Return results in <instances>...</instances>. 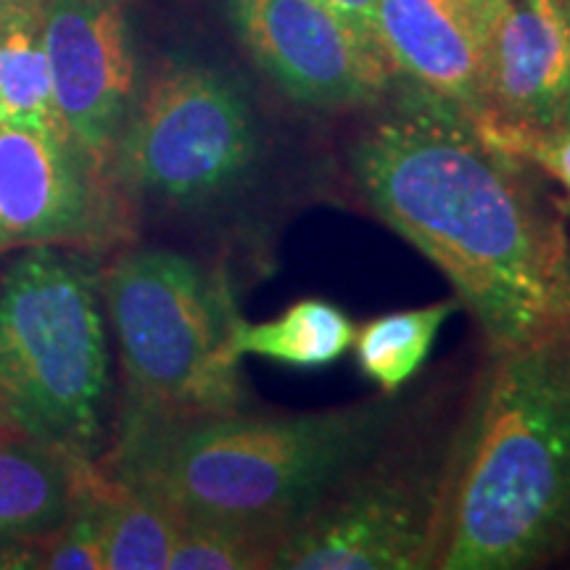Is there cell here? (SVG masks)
Listing matches in <instances>:
<instances>
[{"instance_id": "3957f363", "label": "cell", "mask_w": 570, "mask_h": 570, "mask_svg": "<svg viewBox=\"0 0 570 570\" xmlns=\"http://www.w3.org/2000/svg\"><path fill=\"white\" fill-rule=\"evenodd\" d=\"M570 544V338L497 354L444 473L436 568L520 570Z\"/></svg>"}, {"instance_id": "4fadbf2b", "label": "cell", "mask_w": 570, "mask_h": 570, "mask_svg": "<svg viewBox=\"0 0 570 570\" xmlns=\"http://www.w3.org/2000/svg\"><path fill=\"white\" fill-rule=\"evenodd\" d=\"M90 460L9 431L0 436V537L51 533L71 515Z\"/></svg>"}, {"instance_id": "7a4b0ae2", "label": "cell", "mask_w": 570, "mask_h": 570, "mask_svg": "<svg viewBox=\"0 0 570 570\" xmlns=\"http://www.w3.org/2000/svg\"><path fill=\"white\" fill-rule=\"evenodd\" d=\"M394 415L386 399L312 415L127 412L111 475L185 520L285 533L375 460Z\"/></svg>"}, {"instance_id": "52a82bcc", "label": "cell", "mask_w": 570, "mask_h": 570, "mask_svg": "<svg viewBox=\"0 0 570 570\" xmlns=\"http://www.w3.org/2000/svg\"><path fill=\"white\" fill-rule=\"evenodd\" d=\"M444 475L367 462L283 533L281 570L436 568Z\"/></svg>"}, {"instance_id": "30bf717a", "label": "cell", "mask_w": 570, "mask_h": 570, "mask_svg": "<svg viewBox=\"0 0 570 570\" xmlns=\"http://www.w3.org/2000/svg\"><path fill=\"white\" fill-rule=\"evenodd\" d=\"M98 175L69 132L0 122V248L104 240L114 223Z\"/></svg>"}, {"instance_id": "6da1fadb", "label": "cell", "mask_w": 570, "mask_h": 570, "mask_svg": "<svg viewBox=\"0 0 570 570\" xmlns=\"http://www.w3.org/2000/svg\"><path fill=\"white\" fill-rule=\"evenodd\" d=\"M523 164L415 82L348 154L370 209L449 277L494 354L570 338V246Z\"/></svg>"}, {"instance_id": "603a6c76", "label": "cell", "mask_w": 570, "mask_h": 570, "mask_svg": "<svg viewBox=\"0 0 570 570\" xmlns=\"http://www.w3.org/2000/svg\"><path fill=\"white\" fill-rule=\"evenodd\" d=\"M9 3H11V0H0V17H3V11L9 9Z\"/></svg>"}, {"instance_id": "5b68a950", "label": "cell", "mask_w": 570, "mask_h": 570, "mask_svg": "<svg viewBox=\"0 0 570 570\" xmlns=\"http://www.w3.org/2000/svg\"><path fill=\"white\" fill-rule=\"evenodd\" d=\"M130 412L194 417L238 410L240 317L217 275L167 248L127 254L104 281Z\"/></svg>"}, {"instance_id": "8992f818", "label": "cell", "mask_w": 570, "mask_h": 570, "mask_svg": "<svg viewBox=\"0 0 570 570\" xmlns=\"http://www.w3.org/2000/svg\"><path fill=\"white\" fill-rule=\"evenodd\" d=\"M256 154L259 138L240 90L209 67L177 63L130 111L109 167L140 194L198 204L244 180Z\"/></svg>"}, {"instance_id": "44dd1931", "label": "cell", "mask_w": 570, "mask_h": 570, "mask_svg": "<svg viewBox=\"0 0 570 570\" xmlns=\"http://www.w3.org/2000/svg\"><path fill=\"white\" fill-rule=\"evenodd\" d=\"M323 3L336 9L338 13H344L346 19H352L356 27L362 30L373 32V21H375V9H377V0H323Z\"/></svg>"}, {"instance_id": "8fae6325", "label": "cell", "mask_w": 570, "mask_h": 570, "mask_svg": "<svg viewBox=\"0 0 570 570\" xmlns=\"http://www.w3.org/2000/svg\"><path fill=\"white\" fill-rule=\"evenodd\" d=\"M483 117L473 125L499 151L562 125L570 96L566 13L508 0L481 38Z\"/></svg>"}, {"instance_id": "9c48e42d", "label": "cell", "mask_w": 570, "mask_h": 570, "mask_svg": "<svg viewBox=\"0 0 570 570\" xmlns=\"http://www.w3.org/2000/svg\"><path fill=\"white\" fill-rule=\"evenodd\" d=\"M42 38L63 125L106 173L135 96L127 0H42Z\"/></svg>"}, {"instance_id": "2e32d148", "label": "cell", "mask_w": 570, "mask_h": 570, "mask_svg": "<svg viewBox=\"0 0 570 570\" xmlns=\"http://www.w3.org/2000/svg\"><path fill=\"white\" fill-rule=\"evenodd\" d=\"M356 327L344 309L323 298H304L267 323L235 327V348L240 356H265L281 365L315 370L333 365L354 344Z\"/></svg>"}, {"instance_id": "5bb4252c", "label": "cell", "mask_w": 570, "mask_h": 570, "mask_svg": "<svg viewBox=\"0 0 570 570\" xmlns=\"http://www.w3.org/2000/svg\"><path fill=\"white\" fill-rule=\"evenodd\" d=\"M106 570H169L180 515L90 465L85 479Z\"/></svg>"}, {"instance_id": "d6986e66", "label": "cell", "mask_w": 570, "mask_h": 570, "mask_svg": "<svg viewBox=\"0 0 570 570\" xmlns=\"http://www.w3.org/2000/svg\"><path fill=\"white\" fill-rule=\"evenodd\" d=\"M504 154L529 164H537V167L544 169L552 180H558L560 188L566 190V206L570 209V119L558 127H552V130L520 138L518 142H512L510 151Z\"/></svg>"}, {"instance_id": "e0dca14e", "label": "cell", "mask_w": 570, "mask_h": 570, "mask_svg": "<svg viewBox=\"0 0 570 570\" xmlns=\"http://www.w3.org/2000/svg\"><path fill=\"white\" fill-rule=\"evenodd\" d=\"M458 302H439L417 309L391 312L354 333L360 370L383 394H396L431 354L441 325L452 317Z\"/></svg>"}, {"instance_id": "ac0fdd59", "label": "cell", "mask_w": 570, "mask_h": 570, "mask_svg": "<svg viewBox=\"0 0 570 570\" xmlns=\"http://www.w3.org/2000/svg\"><path fill=\"white\" fill-rule=\"evenodd\" d=\"M283 533L233 523L180 518L169 570H265L273 568Z\"/></svg>"}, {"instance_id": "7402d4cb", "label": "cell", "mask_w": 570, "mask_h": 570, "mask_svg": "<svg viewBox=\"0 0 570 570\" xmlns=\"http://www.w3.org/2000/svg\"><path fill=\"white\" fill-rule=\"evenodd\" d=\"M562 13H566V24H568V46H570V0H562ZM570 119V96H568V111H566V119L562 122H568Z\"/></svg>"}, {"instance_id": "9a60e30c", "label": "cell", "mask_w": 570, "mask_h": 570, "mask_svg": "<svg viewBox=\"0 0 570 570\" xmlns=\"http://www.w3.org/2000/svg\"><path fill=\"white\" fill-rule=\"evenodd\" d=\"M0 122L69 132L53 98L42 0H11L0 17Z\"/></svg>"}, {"instance_id": "ffe728a7", "label": "cell", "mask_w": 570, "mask_h": 570, "mask_svg": "<svg viewBox=\"0 0 570 570\" xmlns=\"http://www.w3.org/2000/svg\"><path fill=\"white\" fill-rule=\"evenodd\" d=\"M441 3H446L452 11H458L460 17L473 27L475 35L483 38L491 19L502 11V6L508 3V0H441Z\"/></svg>"}, {"instance_id": "ba28073f", "label": "cell", "mask_w": 570, "mask_h": 570, "mask_svg": "<svg viewBox=\"0 0 570 570\" xmlns=\"http://www.w3.org/2000/svg\"><path fill=\"white\" fill-rule=\"evenodd\" d=\"M227 9L256 67L298 104L370 106L394 80L375 35L323 0H227Z\"/></svg>"}, {"instance_id": "277c9868", "label": "cell", "mask_w": 570, "mask_h": 570, "mask_svg": "<svg viewBox=\"0 0 570 570\" xmlns=\"http://www.w3.org/2000/svg\"><path fill=\"white\" fill-rule=\"evenodd\" d=\"M109 352L85 262L32 246L0 281V407L27 436L90 458L104 436Z\"/></svg>"}, {"instance_id": "7c38bea8", "label": "cell", "mask_w": 570, "mask_h": 570, "mask_svg": "<svg viewBox=\"0 0 570 570\" xmlns=\"http://www.w3.org/2000/svg\"><path fill=\"white\" fill-rule=\"evenodd\" d=\"M373 30L391 67L465 114L483 117L481 38L441 0H377Z\"/></svg>"}]
</instances>
